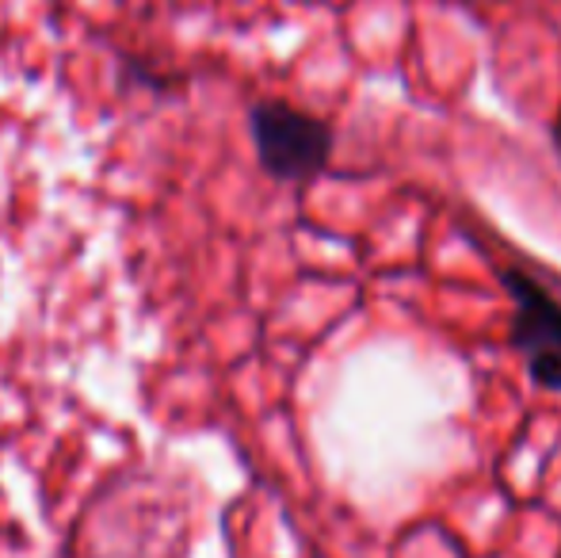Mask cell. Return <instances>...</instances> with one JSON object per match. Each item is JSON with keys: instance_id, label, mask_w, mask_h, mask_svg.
<instances>
[{"instance_id": "3957f363", "label": "cell", "mask_w": 561, "mask_h": 558, "mask_svg": "<svg viewBox=\"0 0 561 558\" xmlns=\"http://www.w3.org/2000/svg\"><path fill=\"white\" fill-rule=\"evenodd\" d=\"M550 135H554V149H558V161H561V107L554 115V127H550Z\"/></svg>"}, {"instance_id": "6da1fadb", "label": "cell", "mask_w": 561, "mask_h": 558, "mask_svg": "<svg viewBox=\"0 0 561 558\" xmlns=\"http://www.w3.org/2000/svg\"><path fill=\"white\" fill-rule=\"evenodd\" d=\"M249 130L264 172L279 184L306 187L333 161V123L287 100H260L249 112Z\"/></svg>"}, {"instance_id": "7a4b0ae2", "label": "cell", "mask_w": 561, "mask_h": 558, "mask_svg": "<svg viewBox=\"0 0 561 558\" xmlns=\"http://www.w3.org/2000/svg\"><path fill=\"white\" fill-rule=\"evenodd\" d=\"M504 295L512 303L508 344L527 367V379L539 390L561 395V303L547 283L519 269H496Z\"/></svg>"}]
</instances>
